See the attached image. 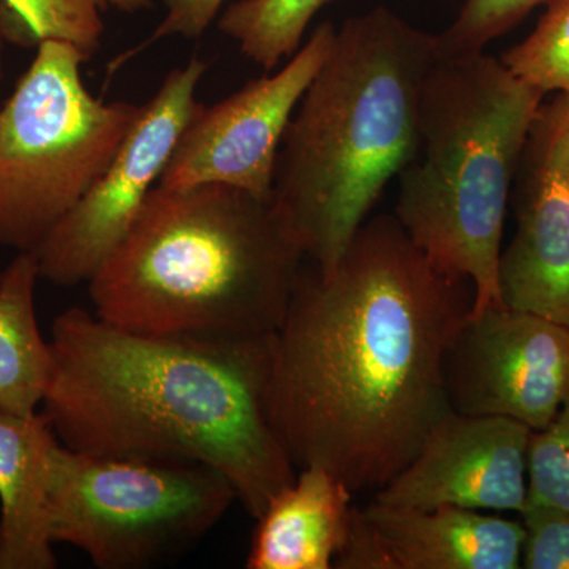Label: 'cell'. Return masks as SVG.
Returning <instances> with one entry per match:
<instances>
[{
	"mask_svg": "<svg viewBox=\"0 0 569 569\" xmlns=\"http://www.w3.org/2000/svg\"><path fill=\"white\" fill-rule=\"evenodd\" d=\"M238 501L230 479L203 463L51 452L48 519L56 545L99 569H141L176 559L208 537Z\"/></svg>",
	"mask_w": 569,
	"mask_h": 569,
	"instance_id": "52a82bcc",
	"label": "cell"
},
{
	"mask_svg": "<svg viewBox=\"0 0 569 569\" xmlns=\"http://www.w3.org/2000/svg\"><path fill=\"white\" fill-rule=\"evenodd\" d=\"M152 6L153 0H0V24L9 43L37 48L62 41L89 61L102 44L104 11L137 13Z\"/></svg>",
	"mask_w": 569,
	"mask_h": 569,
	"instance_id": "e0dca14e",
	"label": "cell"
},
{
	"mask_svg": "<svg viewBox=\"0 0 569 569\" xmlns=\"http://www.w3.org/2000/svg\"><path fill=\"white\" fill-rule=\"evenodd\" d=\"M549 0H463L458 18L437 36L438 54L485 50Z\"/></svg>",
	"mask_w": 569,
	"mask_h": 569,
	"instance_id": "44dd1931",
	"label": "cell"
},
{
	"mask_svg": "<svg viewBox=\"0 0 569 569\" xmlns=\"http://www.w3.org/2000/svg\"><path fill=\"white\" fill-rule=\"evenodd\" d=\"M336 0H238L223 10L220 32L250 61L271 71L293 58L310 22Z\"/></svg>",
	"mask_w": 569,
	"mask_h": 569,
	"instance_id": "ac0fdd59",
	"label": "cell"
},
{
	"mask_svg": "<svg viewBox=\"0 0 569 569\" xmlns=\"http://www.w3.org/2000/svg\"><path fill=\"white\" fill-rule=\"evenodd\" d=\"M526 529L515 520L456 507H355L337 569H518Z\"/></svg>",
	"mask_w": 569,
	"mask_h": 569,
	"instance_id": "4fadbf2b",
	"label": "cell"
},
{
	"mask_svg": "<svg viewBox=\"0 0 569 569\" xmlns=\"http://www.w3.org/2000/svg\"><path fill=\"white\" fill-rule=\"evenodd\" d=\"M39 261L18 252L0 272V410L37 413L52 373L50 340L41 335L36 309Z\"/></svg>",
	"mask_w": 569,
	"mask_h": 569,
	"instance_id": "2e32d148",
	"label": "cell"
},
{
	"mask_svg": "<svg viewBox=\"0 0 569 569\" xmlns=\"http://www.w3.org/2000/svg\"><path fill=\"white\" fill-rule=\"evenodd\" d=\"M272 337L142 335L71 307L40 410L73 451L216 468L257 520L298 475L272 417Z\"/></svg>",
	"mask_w": 569,
	"mask_h": 569,
	"instance_id": "7a4b0ae2",
	"label": "cell"
},
{
	"mask_svg": "<svg viewBox=\"0 0 569 569\" xmlns=\"http://www.w3.org/2000/svg\"><path fill=\"white\" fill-rule=\"evenodd\" d=\"M208 66L198 58L173 69L133 123L114 159L36 250L40 279L58 287L89 283L132 230L159 186L197 108Z\"/></svg>",
	"mask_w": 569,
	"mask_h": 569,
	"instance_id": "ba28073f",
	"label": "cell"
},
{
	"mask_svg": "<svg viewBox=\"0 0 569 569\" xmlns=\"http://www.w3.org/2000/svg\"><path fill=\"white\" fill-rule=\"evenodd\" d=\"M395 213L366 220L335 268H302L272 337L271 406L295 466L353 493L385 488L452 410L449 348L473 307Z\"/></svg>",
	"mask_w": 569,
	"mask_h": 569,
	"instance_id": "6da1fadb",
	"label": "cell"
},
{
	"mask_svg": "<svg viewBox=\"0 0 569 569\" xmlns=\"http://www.w3.org/2000/svg\"><path fill=\"white\" fill-rule=\"evenodd\" d=\"M437 36L387 7L336 29L277 153L272 200L306 260L328 272L385 187L413 160L419 99Z\"/></svg>",
	"mask_w": 569,
	"mask_h": 569,
	"instance_id": "277c9868",
	"label": "cell"
},
{
	"mask_svg": "<svg viewBox=\"0 0 569 569\" xmlns=\"http://www.w3.org/2000/svg\"><path fill=\"white\" fill-rule=\"evenodd\" d=\"M527 503L569 511V395L545 429L533 430L527 458Z\"/></svg>",
	"mask_w": 569,
	"mask_h": 569,
	"instance_id": "ffe728a7",
	"label": "cell"
},
{
	"mask_svg": "<svg viewBox=\"0 0 569 569\" xmlns=\"http://www.w3.org/2000/svg\"><path fill=\"white\" fill-rule=\"evenodd\" d=\"M526 529L520 568L569 569V511L527 503L520 512Z\"/></svg>",
	"mask_w": 569,
	"mask_h": 569,
	"instance_id": "7402d4cb",
	"label": "cell"
},
{
	"mask_svg": "<svg viewBox=\"0 0 569 569\" xmlns=\"http://www.w3.org/2000/svg\"><path fill=\"white\" fill-rule=\"evenodd\" d=\"M77 48L43 41L0 104V247L33 252L114 159L141 104L86 88Z\"/></svg>",
	"mask_w": 569,
	"mask_h": 569,
	"instance_id": "8992f818",
	"label": "cell"
},
{
	"mask_svg": "<svg viewBox=\"0 0 569 569\" xmlns=\"http://www.w3.org/2000/svg\"><path fill=\"white\" fill-rule=\"evenodd\" d=\"M58 437L43 411L0 410V569H54L48 519L51 452Z\"/></svg>",
	"mask_w": 569,
	"mask_h": 569,
	"instance_id": "9a60e30c",
	"label": "cell"
},
{
	"mask_svg": "<svg viewBox=\"0 0 569 569\" xmlns=\"http://www.w3.org/2000/svg\"><path fill=\"white\" fill-rule=\"evenodd\" d=\"M533 430L515 419L451 410L432 427L410 463L373 493L395 508L456 507L522 512Z\"/></svg>",
	"mask_w": 569,
	"mask_h": 569,
	"instance_id": "7c38bea8",
	"label": "cell"
},
{
	"mask_svg": "<svg viewBox=\"0 0 569 569\" xmlns=\"http://www.w3.org/2000/svg\"><path fill=\"white\" fill-rule=\"evenodd\" d=\"M335 37V24L321 22L277 73L247 82L211 107L198 103L159 186L183 189L220 183L271 197L284 130Z\"/></svg>",
	"mask_w": 569,
	"mask_h": 569,
	"instance_id": "9c48e42d",
	"label": "cell"
},
{
	"mask_svg": "<svg viewBox=\"0 0 569 569\" xmlns=\"http://www.w3.org/2000/svg\"><path fill=\"white\" fill-rule=\"evenodd\" d=\"M500 59L541 92H569V0H549L535 31Z\"/></svg>",
	"mask_w": 569,
	"mask_h": 569,
	"instance_id": "d6986e66",
	"label": "cell"
},
{
	"mask_svg": "<svg viewBox=\"0 0 569 569\" xmlns=\"http://www.w3.org/2000/svg\"><path fill=\"white\" fill-rule=\"evenodd\" d=\"M353 496L325 468H299L257 519L246 567L331 569L350 535Z\"/></svg>",
	"mask_w": 569,
	"mask_h": 569,
	"instance_id": "5bb4252c",
	"label": "cell"
},
{
	"mask_svg": "<svg viewBox=\"0 0 569 569\" xmlns=\"http://www.w3.org/2000/svg\"><path fill=\"white\" fill-rule=\"evenodd\" d=\"M515 182L516 231L498 266L501 301L569 326V92L539 107Z\"/></svg>",
	"mask_w": 569,
	"mask_h": 569,
	"instance_id": "8fae6325",
	"label": "cell"
},
{
	"mask_svg": "<svg viewBox=\"0 0 569 569\" xmlns=\"http://www.w3.org/2000/svg\"><path fill=\"white\" fill-rule=\"evenodd\" d=\"M545 97L482 51L437 52L422 82L418 151L397 176L395 216L433 266L473 284L471 316L503 305L509 194Z\"/></svg>",
	"mask_w": 569,
	"mask_h": 569,
	"instance_id": "5b68a950",
	"label": "cell"
},
{
	"mask_svg": "<svg viewBox=\"0 0 569 569\" xmlns=\"http://www.w3.org/2000/svg\"><path fill=\"white\" fill-rule=\"evenodd\" d=\"M305 261L272 194L157 186L89 295L97 317L142 335L271 336Z\"/></svg>",
	"mask_w": 569,
	"mask_h": 569,
	"instance_id": "3957f363",
	"label": "cell"
},
{
	"mask_svg": "<svg viewBox=\"0 0 569 569\" xmlns=\"http://www.w3.org/2000/svg\"><path fill=\"white\" fill-rule=\"evenodd\" d=\"M6 33H3L2 24H0V82H2L3 77V47H6Z\"/></svg>",
	"mask_w": 569,
	"mask_h": 569,
	"instance_id": "cb8c5ba5",
	"label": "cell"
},
{
	"mask_svg": "<svg viewBox=\"0 0 569 569\" xmlns=\"http://www.w3.org/2000/svg\"><path fill=\"white\" fill-rule=\"evenodd\" d=\"M224 0H163L164 18L151 39L146 41L142 48L149 47L153 41L168 39V37H183V39L197 40L206 31L213 20L219 17Z\"/></svg>",
	"mask_w": 569,
	"mask_h": 569,
	"instance_id": "603a6c76",
	"label": "cell"
},
{
	"mask_svg": "<svg viewBox=\"0 0 569 569\" xmlns=\"http://www.w3.org/2000/svg\"><path fill=\"white\" fill-rule=\"evenodd\" d=\"M458 413L541 430L569 395V326L500 305L468 316L447 359Z\"/></svg>",
	"mask_w": 569,
	"mask_h": 569,
	"instance_id": "30bf717a",
	"label": "cell"
}]
</instances>
